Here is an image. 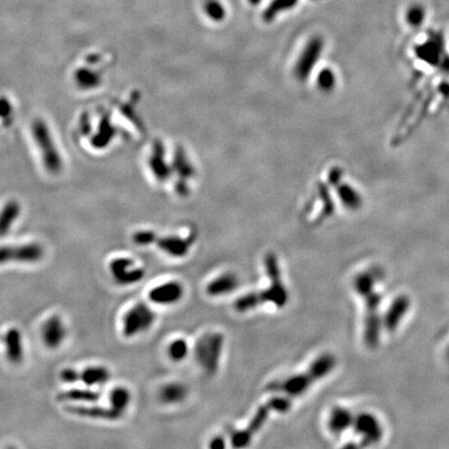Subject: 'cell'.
Returning a JSON list of instances; mask_svg holds the SVG:
<instances>
[{"mask_svg": "<svg viewBox=\"0 0 449 449\" xmlns=\"http://www.w3.org/2000/svg\"><path fill=\"white\" fill-rule=\"evenodd\" d=\"M156 320V314L146 303L132 306L123 317L122 332L127 338L135 337L150 330Z\"/></svg>", "mask_w": 449, "mask_h": 449, "instance_id": "8992f818", "label": "cell"}, {"mask_svg": "<svg viewBox=\"0 0 449 449\" xmlns=\"http://www.w3.org/2000/svg\"><path fill=\"white\" fill-rule=\"evenodd\" d=\"M425 19V10L420 5L411 6L405 13V21L407 23L414 28L421 26Z\"/></svg>", "mask_w": 449, "mask_h": 449, "instance_id": "83f0119b", "label": "cell"}, {"mask_svg": "<svg viewBox=\"0 0 449 449\" xmlns=\"http://www.w3.org/2000/svg\"><path fill=\"white\" fill-rule=\"evenodd\" d=\"M204 12L211 20L220 22L226 17V10L219 0H206Z\"/></svg>", "mask_w": 449, "mask_h": 449, "instance_id": "f1b7e54d", "label": "cell"}, {"mask_svg": "<svg viewBox=\"0 0 449 449\" xmlns=\"http://www.w3.org/2000/svg\"><path fill=\"white\" fill-rule=\"evenodd\" d=\"M155 233L152 231H139L133 235V243L137 246H149L153 244Z\"/></svg>", "mask_w": 449, "mask_h": 449, "instance_id": "4dcf8cb0", "label": "cell"}, {"mask_svg": "<svg viewBox=\"0 0 449 449\" xmlns=\"http://www.w3.org/2000/svg\"><path fill=\"white\" fill-rule=\"evenodd\" d=\"M5 344L6 352L8 359L14 363L19 364L23 360V345H22V336L18 329L12 328L10 329L5 336Z\"/></svg>", "mask_w": 449, "mask_h": 449, "instance_id": "d6986e66", "label": "cell"}, {"mask_svg": "<svg viewBox=\"0 0 449 449\" xmlns=\"http://www.w3.org/2000/svg\"><path fill=\"white\" fill-rule=\"evenodd\" d=\"M20 212V207L16 203L7 204L0 212V237L5 236L11 229L13 223L17 220Z\"/></svg>", "mask_w": 449, "mask_h": 449, "instance_id": "d4e9b609", "label": "cell"}, {"mask_svg": "<svg viewBox=\"0 0 449 449\" xmlns=\"http://www.w3.org/2000/svg\"><path fill=\"white\" fill-rule=\"evenodd\" d=\"M58 401H77V402H96L100 394L90 389H70L57 395Z\"/></svg>", "mask_w": 449, "mask_h": 449, "instance_id": "7402d4cb", "label": "cell"}, {"mask_svg": "<svg viewBox=\"0 0 449 449\" xmlns=\"http://www.w3.org/2000/svg\"><path fill=\"white\" fill-rule=\"evenodd\" d=\"M298 0H272L263 13V20L265 22L272 21L278 14L294 8Z\"/></svg>", "mask_w": 449, "mask_h": 449, "instance_id": "4316f807", "label": "cell"}, {"mask_svg": "<svg viewBox=\"0 0 449 449\" xmlns=\"http://www.w3.org/2000/svg\"><path fill=\"white\" fill-rule=\"evenodd\" d=\"M43 248L38 244H28L21 246L0 248V264L8 262L34 263L42 259Z\"/></svg>", "mask_w": 449, "mask_h": 449, "instance_id": "ba28073f", "label": "cell"}, {"mask_svg": "<svg viewBox=\"0 0 449 449\" xmlns=\"http://www.w3.org/2000/svg\"><path fill=\"white\" fill-rule=\"evenodd\" d=\"M110 378V370L102 366L89 367L80 372V379L89 387L104 385Z\"/></svg>", "mask_w": 449, "mask_h": 449, "instance_id": "44dd1931", "label": "cell"}, {"mask_svg": "<svg viewBox=\"0 0 449 449\" xmlns=\"http://www.w3.org/2000/svg\"><path fill=\"white\" fill-rule=\"evenodd\" d=\"M194 237L189 236L187 238H182L178 236H166L158 237L156 234L153 239V244L156 245L161 252L173 258H182L185 257L190 248L194 245Z\"/></svg>", "mask_w": 449, "mask_h": 449, "instance_id": "8fae6325", "label": "cell"}, {"mask_svg": "<svg viewBox=\"0 0 449 449\" xmlns=\"http://www.w3.org/2000/svg\"><path fill=\"white\" fill-rule=\"evenodd\" d=\"M374 279L370 273L363 272L358 274L354 280L356 292L363 298L365 306L363 339L369 349H374L379 342L382 320L379 316L381 295L375 290Z\"/></svg>", "mask_w": 449, "mask_h": 449, "instance_id": "3957f363", "label": "cell"}, {"mask_svg": "<svg viewBox=\"0 0 449 449\" xmlns=\"http://www.w3.org/2000/svg\"><path fill=\"white\" fill-rule=\"evenodd\" d=\"M225 447H226V441L224 438H222L220 436L215 437L210 441V444H209V448H211V449H222Z\"/></svg>", "mask_w": 449, "mask_h": 449, "instance_id": "d6a6232c", "label": "cell"}, {"mask_svg": "<svg viewBox=\"0 0 449 449\" xmlns=\"http://www.w3.org/2000/svg\"><path fill=\"white\" fill-rule=\"evenodd\" d=\"M336 365L337 360L335 356L325 353L311 363L307 370L290 375L281 381L273 382L267 389L271 392L282 393L293 399L304 395L315 383L327 377L335 369Z\"/></svg>", "mask_w": 449, "mask_h": 449, "instance_id": "7a4b0ae2", "label": "cell"}, {"mask_svg": "<svg viewBox=\"0 0 449 449\" xmlns=\"http://www.w3.org/2000/svg\"><path fill=\"white\" fill-rule=\"evenodd\" d=\"M131 402V393L125 387H116L112 390L110 394V403L113 409H115L121 415L128 409Z\"/></svg>", "mask_w": 449, "mask_h": 449, "instance_id": "cb8c5ba5", "label": "cell"}, {"mask_svg": "<svg viewBox=\"0 0 449 449\" xmlns=\"http://www.w3.org/2000/svg\"><path fill=\"white\" fill-rule=\"evenodd\" d=\"M318 85L324 92H330L335 88L336 77L335 74L330 69H325L318 75Z\"/></svg>", "mask_w": 449, "mask_h": 449, "instance_id": "f546056e", "label": "cell"}, {"mask_svg": "<svg viewBox=\"0 0 449 449\" xmlns=\"http://www.w3.org/2000/svg\"><path fill=\"white\" fill-rule=\"evenodd\" d=\"M338 196L342 204L347 207L348 209L356 211L361 208L362 206V197L361 195L351 185L341 184L338 187Z\"/></svg>", "mask_w": 449, "mask_h": 449, "instance_id": "603a6c76", "label": "cell"}, {"mask_svg": "<svg viewBox=\"0 0 449 449\" xmlns=\"http://www.w3.org/2000/svg\"><path fill=\"white\" fill-rule=\"evenodd\" d=\"M447 358H448V360H449V348H448V350H447Z\"/></svg>", "mask_w": 449, "mask_h": 449, "instance_id": "e575fe53", "label": "cell"}, {"mask_svg": "<svg viewBox=\"0 0 449 449\" xmlns=\"http://www.w3.org/2000/svg\"><path fill=\"white\" fill-rule=\"evenodd\" d=\"M60 378L66 383L72 384L80 381V372L73 368H66L60 372Z\"/></svg>", "mask_w": 449, "mask_h": 449, "instance_id": "1f68e13d", "label": "cell"}, {"mask_svg": "<svg viewBox=\"0 0 449 449\" xmlns=\"http://www.w3.org/2000/svg\"><path fill=\"white\" fill-rule=\"evenodd\" d=\"M189 355V344L183 338H177L173 340L167 348L168 358L176 363L184 361Z\"/></svg>", "mask_w": 449, "mask_h": 449, "instance_id": "484cf974", "label": "cell"}, {"mask_svg": "<svg viewBox=\"0 0 449 449\" xmlns=\"http://www.w3.org/2000/svg\"><path fill=\"white\" fill-rule=\"evenodd\" d=\"M188 390L185 385L173 382L165 384L159 391V399L165 404H178L185 400Z\"/></svg>", "mask_w": 449, "mask_h": 449, "instance_id": "ffe728a7", "label": "cell"}, {"mask_svg": "<svg viewBox=\"0 0 449 449\" xmlns=\"http://www.w3.org/2000/svg\"><path fill=\"white\" fill-rule=\"evenodd\" d=\"M239 286V279L233 272L227 271L221 273L206 286V293L211 297L229 295Z\"/></svg>", "mask_w": 449, "mask_h": 449, "instance_id": "2e32d148", "label": "cell"}, {"mask_svg": "<svg viewBox=\"0 0 449 449\" xmlns=\"http://www.w3.org/2000/svg\"><path fill=\"white\" fill-rule=\"evenodd\" d=\"M67 336V331L61 318L58 315L49 317L43 326L42 337L44 343L49 349H56L62 343Z\"/></svg>", "mask_w": 449, "mask_h": 449, "instance_id": "e0dca14e", "label": "cell"}, {"mask_svg": "<svg viewBox=\"0 0 449 449\" xmlns=\"http://www.w3.org/2000/svg\"><path fill=\"white\" fill-rule=\"evenodd\" d=\"M352 427L366 444H374L383 437L381 422L370 413H360L356 415Z\"/></svg>", "mask_w": 449, "mask_h": 449, "instance_id": "30bf717a", "label": "cell"}, {"mask_svg": "<svg viewBox=\"0 0 449 449\" xmlns=\"http://www.w3.org/2000/svg\"><path fill=\"white\" fill-rule=\"evenodd\" d=\"M355 416L353 413L343 407H335L332 409L328 419V427L334 435H341L353 426Z\"/></svg>", "mask_w": 449, "mask_h": 449, "instance_id": "ac0fdd59", "label": "cell"}, {"mask_svg": "<svg viewBox=\"0 0 449 449\" xmlns=\"http://www.w3.org/2000/svg\"><path fill=\"white\" fill-rule=\"evenodd\" d=\"M110 269L115 281L123 286L139 283L146 275V271L143 267L137 266L132 259L127 257L114 259L111 262Z\"/></svg>", "mask_w": 449, "mask_h": 449, "instance_id": "52a82bcc", "label": "cell"}, {"mask_svg": "<svg viewBox=\"0 0 449 449\" xmlns=\"http://www.w3.org/2000/svg\"><path fill=\"white\" fill-rule=\"evenodd\" d=\"M292 398L286 395H275L261 404L255 412L249 424L239 431L232 432L230 436L231 445L234 448H245L249 446L254 437L264 427L271 413L286 414L291 410Z\"/></svg>", "mask_w": 449, "mask_h": 449, "instance_id": "277c9868", "label": "cell"}, {"mask_svg": "<svg viewBox=\"0 0 449 449\" xmlns=\"http://www.w3.org/2000/svg\"><path fill=\"white\" fill-rule=\"evenodd\" d=\"M323 47L324 41L319 37H314L309 41L296 65V74L300 78L305 79L309 76L322 54Z\"/></svg>", "mask_w": 449, "mask_h": 449, "instance_id": "7c38bea8", "label": "cell"}, {"mask_svg": "<svg viewBox=\"0 0 449 449\" xmlns=\"http://www.w3.org/2000/svg\"><path fill=\"white\" fill-rule=\"evenodd\" d=\"M263 263L267 273L268 286L239 296L234 303V309L238 313H247L264 304H271L279 309L288 304L289 291L282 278L278 257L273 253H268L264 257Z\"/></svg>", "mask_w": 449, "mask_h": 449, "instance_id": "6da1fadb", "label": "cell"}, {"mask_svg": "<svg viewBox=\"0 0 449 449\" xmlns=\"http://www.w3.org/2000/svg\"><path fill=\"white\" fill-rule=\"evenodd\" d=\"M415 53L419 59L431 66H439L444 60V41L442 36L435 34L434 37L418 45Z\"/></svg>", "mask_w": 449, "mask_h": 449, "instance_id": "4fadbf2b", "label": "cell"}, {"mask_svg": "<svg viewBox=\"0 0 449 449\" xmlns=\"http://www.w3.org/2000/svg\"><path fill=\"white\" fill-rule=\"evenodd\" d=\"M411 308V300L409 296L404 294H400L396 296L390 307L388 308L387 312L385 313L383 325L386 330L389 332L395 331Z\"/></svg>", "mask_w": 449, "mask_h": 449, "instance_id": "5bb4252c", "label": "cell"}, {"mask_svg": "<svg viewBox=\"0 0 449 449\" xmlns=\"http://www.w3.org/2000/svg\"><path fill=\"white\" fill-rule=\"evenodd\" d=\"M66 411L74 415H78L81 417H89L94 419H102L109 421H116L123 417L120 413H118L111 405L110 408L105 407H97V405H72L69 404L66 407Z\"/></svg>", "mask_w": 449, "mask_h": 449, "instance_id": "9a60e30c", "label": "cell"}, {"mask_svg": "<svg viewBox=\"0 0 449 449\" xmlns=\"http://www.w3.org/2000/svg\"><path fill=\"white\" fill-rule=\"evenodd\" d=\"M248 2L251 5H253V6H257V5H259L261 3V0H248Z\"/></svg>", "mask_w": 449, "mask_h": 449, "instance_id": "836d02e7", "label": "cell"}, {"mask_svg": "<svg viewBox=\"0 0 449 449\" xmlns=\"http://www.w3.org/2000/svg\"><path fill=\"white\" fill-rule=\"evenodd\" d=\"M225 345V337L220 332L202 335L195 344V359L201 369L209 375L218 372Z\"/></svg>", "mask_w": 449, "mask_h": 449, "instance_id": "5b68a950", "label": "cell"}, {"mask_svg": "<svg viewBox=\"0 0 449 449\" xmlns=\"http://www.w3.org/2000/svg\"><path fill=\"white\" fill-rule=\"evenodd\" d=\"M184 296V286L179 281H167L153 287L148 294L149 301L158 306H173Z\"/></svg>", "mask_w": 449, "mask_h": 449, "instance_id": "9c48e42d", "label": "cell"}]
</instances>
